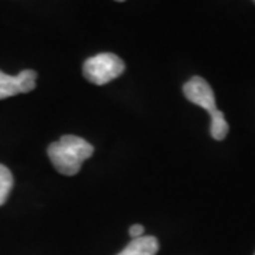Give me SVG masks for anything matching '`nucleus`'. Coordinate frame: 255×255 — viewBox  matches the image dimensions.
Segmentation results:
<instances>
[{
	"label": "nucleus",
	"instance_id": "nucleus-5",
	"mask_svg": "<svg viewBox=\"0 0 255 255\" xmlns=\"http://www.w3.org/2000/svg\"><path fill=\"white\" fill-rule=\"evenodd\" d=\"M159 251V241L153 236H142L133 238L117 255H156Z\"/></svg>",
	"mask_w": 255,
	"mask_h": 255
},
{
	"label": "nucleus",
	"instance_id": "nucleus-7",
	"mask_svg": "<svg viewBox=\"0 0 255 255\" xmlns=\"http://www.w3.org/2000/svg\"><path fill=\"white\" fill-rule=\"evenodd\" d=\"M143 233H145V228H143V226H140V224H135V226H132V227L129 228V236L132 238L142 237Z\"/></svg>",
	"mask_w": 255,
	"mask_h": 255
},
{
	"label": "nucleus",
	"instance_id": "nucleus-8",
	"mask_svg": "<svg viewBox=\"0 0 255 255\" xmlns=\"http://www.w3.org/2000/svg\"><path fill=\"white\" fill-rule=\"evenodd\" d=\"M117 1H125V0H117Z\"/></svg>",
	"mask_w": 255,
	"mask_h": 255
},
{
	"label": "nucleus",
	"instance_id": "nucleus-3",
	"mask_svg": "<svg viewBox=\"0 0 255 255\" xmlns=\"http://www.w3.org/2000/svg\"><path fill=\"white\" fill-rule=\"evenodd\" d=\"M125 71V63L117 54L101 53L88 58L84 67V77L95 85H105L121 77Z\"/></svg>",
	"mask_w": 255,
	"mask_h": 255
},
{
	"label": "nucleus",
	"instance_id": "nucleus-1",
	"mask_svg": "<svg viewBox=\"0 0 255 255\" xmlns=\"http://www.w3.org/2000/svg\"><path fill=\"white\" fill-rule=\"evenodd\" d=\"M48 157L58 173L74 176L80 172L82 163L94 153V146L75 135L61 136L47 149Z\"/></svg>",
	"mask_w": 255,
	"mask_h": 255
},
{
	"label": "nucleus",
	"instance_id": "nucleus-9",
	"mask_svg": "<svg viewBox=\"0 0 255 255\" xmlns=\"http://www.w3.org/2000/svg\"><path fill=\"white\" fill-rule=\"evenodd\" d=\"M254 3H255V0H254Z\"/></svg>",
	"mask_w": 255,
	"mask_h": 255
},
{
	"label": "nucleus",
	"instance_id": "nucleus-4",
	"mask_svg": "<svg viewBox=\"0 0 255 255\" xmlns=\"http://www.w3.org/2000/svg\"><path fill=\"white\" fill-rule=\"evenodd\" d=\"M36 81L37 73L33 70H23L17 75L0 71V100L33 91L36 88Z\"/></svg>",
	"mask_w": 255,
	"mask_h": 255
},
{
	"label": "nucleus",
	"instance_id": "nucleus-2",
	"mask_svg": "<svg viewBox=\"0 0 255 255\" xmlns=\"http://www.w3.org/2000/svg\"><path fill=\"white\" fill-rule=\"evenodd\" d=\"M183 94L191 104L199 105L209 112L211 118V127H210L211 136L216 140L226 139L230 127L224 118V114L216 105V97L209 82L201 77H193L183 85Z\"/></svg>",
	"mask_w": 255,
	"mask_h": 255
},
{
	"label": "nucleus",
	"instance_id": "nucleus-6",
	"mask_svg": "<svg viewBox=\"0 0 255 255\" xmlns=\"http://www.w3.org/2000/svg\"><path fill=\"white\" fill-rule=\"evenodd\" d=\"M14 184L13 174L4 164L0 163V206H3L9 199V194Z\"/></svg>",
	"mask_w": 255,
	"mask_h": 255
}]
</instances>
